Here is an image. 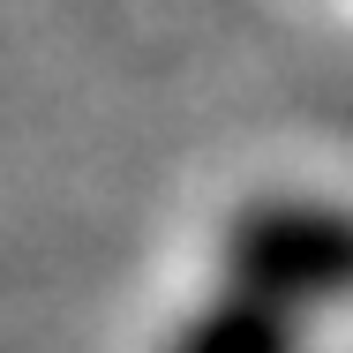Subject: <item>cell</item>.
I'll return each mask as SVG.
<instances>
[{
    "label": "cell",
    "instance_id": "1",
    "mask_svg": "<svg viewBox=\"0 0 353 353\" xmlns=\"http://www.w3.org/2000/svg\"><path fill=\"white\" fill-rule=\"evenodd\" d=\"M225 293H248L279 316H308L353 293V211L323 196H256L218 233Z\"/></svg>",
    "mask_w": 353,
    "mask_h": 353
},
{
    "label": "cell",
    "instance_id": "2",
    "mask_svg": "<svg viewBox=\"0 0 353 353\" xmlns=\"http://www.w3.org/2000/svg\"><path fill=\"white\" fill-rule=\"evenodd\" d=\"M165 353H301V323L248 301V293H225L218 285L211 301L165 339Z\"/></svg>",
    "mask_w": 353,
    "mask_h": 353
}]
</instances>
